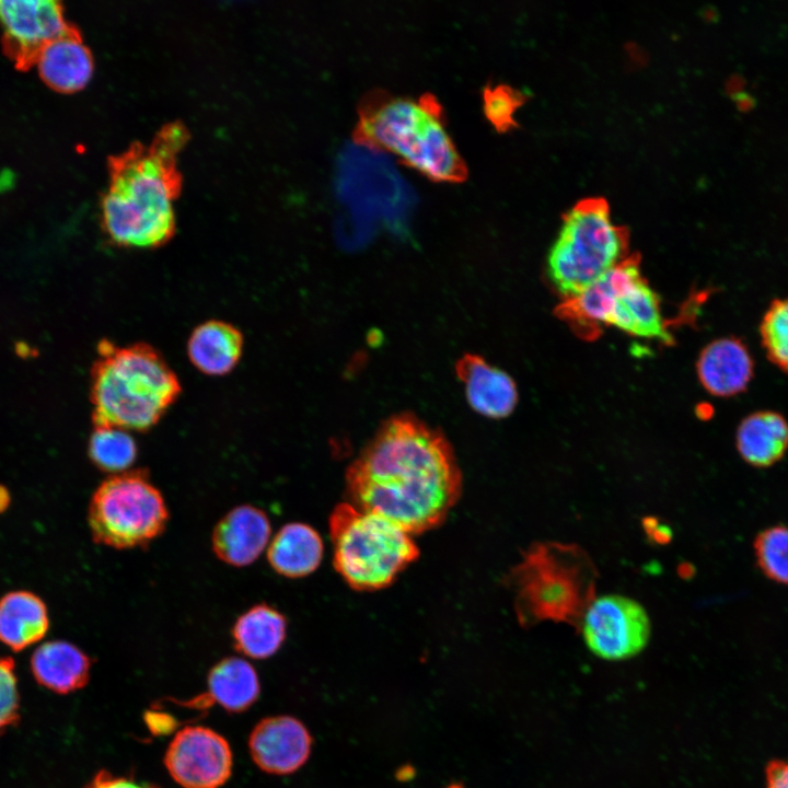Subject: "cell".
I'll list each match as a JSON object with an SVG mask.
<instances>
[{"label": "cell", "instance_id": "cell-1", "mask_svg": "<svg viewBox=\"0 0 788 788\" xmlns=\"http://www.w3.org/2000/svg\"><path fill=\"white\" fill-rule=\"evenodd\" d=\"M345 480L351 505L410 535L443 523L462 493V473L449 440L408 413L379 427L348 466Z\"/></svg>", "mask_w": 788, "mask_h": 788}, {"label": "cell", "instance_id": "cell-2", "mask_svg": "<svg viewBox=\"0 0 788 788\" xmlns=\"http://www.w3.org/2000/svg\"><path fill=\"white\" fill-rule=\"evenodd\" d=\"M189 139L184 124H165L149 143L132 142L108 158L101 199L106 236L121 247L154 248L174 235V201L182 192L178 154Z\"/></svg>", "mask_w": 788, "mask_h": 788}, {"label": "cell", "instance_id": "cell-3", "mask_svg": "<svg viewBox=\"0 0 788 788\" xmlns=\"http://www.w3.org/2000/svg\"><path fill=\"white\" fill-rule=\"evenodd\" d=\"M181 391L176 374L152 346L99 344L91 371L94 427L147 431L161 420Z\"/></svg>", "mask_w": 788, "mask_h": 788}, {"label": "cell", "instance_id": "cell-4", "mask_svg": "<svg viewBox=\"0 0 788 788\" xmlns=\"http://www.w3.org/2000/svg\"><path fill=\"white\" fill-rule=\"evenodd\" d=\"M356 141L393 152L436 181H461L465 163L452 141L434 96L393 95L373 91L362 99Z\"/></svg>", "mask_w": 788, "mask_h": 788}, {"label": "cell", "instance_id": "cell-5", "mask_svg": "<svg viewBox=\"0 0 788 788\" xmlns=\"http://www.w3.org/2000/svg\"><path fill=\"white\" fill-rule=\"evenodd\" d=\"M509 580L524 625L541 621L581 624L593 601L595 568L576 545L542 543L526 551Z\"/></svg>", "mask_w": 788, "mask_h": 788}, {"label": "cell", "instance_id": "cell-6", "mask_svg": "<svg viewBox=\"0 0 788 788\" xmlns=\"http://www.w3.org/2000/svg\"><path fill=\"white\" fill-rule=\"evenodd\" d=\"M333 564L357 591L389 587L419 556L412 535L376 513L350 502L337 505L329 517Z\"/></svg>", "mask_w": 788, "mask_h": 788}, {"label": "cell", "instance_id": "cell-7", "mask_svg": "<svg viewBox=\"0 0 788 788\" xmlns=\"http://www.w3.org/2000/svg\"><path fill=\"white\" fill-rule=\"evenodd\" d=\"M629 254V231L613 222L607 200L587 197L563 215L548 252L547 275L564 299L571 298Z\"/></svg>", "mask_w": 788, "mask_h": 788}, {"label": "cell", "instance_id": "cell-8", "mask_svg": "<svg viewBox=\"0 0 788 788\" xmlns=\"http://www.w3.org/2000/svg\"><path fill=\"white\" fill-rule=\"evenodd\" d=\"M169 519L163 495L141 468L108 476L88 508L93 541L115 549L147 546L165 531Z\"/></svg>", "mask_w": 788, "mask_h": 788}, {"label": "cell", "instance_id": "cell-9", "mask_svg": "<svg viewBox=\"0 0 788 788\" xmlns=\"http://www.w3.org/2000/svg\"><path fill=\"white\" fill-rule=\"evenodd\" d=\"M335 186L339 200L358 209L399 211L414 201L410 187L392 162L379 149L358 141L340 152Z\"/></svg>", "mask_w": 788, "mask_h": 788}, {"label": "cell", "instance_id": "cell-10", "mask_svg": "<svg viewBox=\"0 0 788 788\" xmlns=\"http://www.w3.org/2000/svg\"><path fill=\"white\" fill-rule=\"evenodd\" d=\"M580 625L589 650L607 661H622L637 656L647 646L651 631L644 606L618 594L593 600Z\"/></svg>", "mask_w": 788, "mask_h": 788}, {"label": "cell", "instance_id": "cell-11", "mask_svg": "<svg viewBox=\"0 0 788 788\" xmlns=\"http://www.w3.org/2000/svg\"><path fill=\"white\" fill-rule=\"evenodd\" d=\"M604 326H615L631 336L673 345L661 312L660 298L640 270L638 253L629 254L611 270Z\"/></svg>", "mask_w": 788, "mask_h": 788}, {"label": "cell", "instance_id": "cell-12", "mask_svg": "<svg viewBox=\"0 0 788 788\" xmlns=\"http://www.w3.org/2000/svg\"><path fill=\"white\" fill-rule=\"evenodd\" d=\"M70 26L59 1L0 0L2 50L18 70L35 66L45 46Z\"/></svg>", "mask_w": 788, "mask_h": 788}, {"label": "cell", "instance_id": "cell-13", "mask_svg": "<svg viewBox=\"0 0 788 788\" xmlns=\"http://www.w3.org/2000/svg\"><path fill=\"white\" fill-rule=\"evenodd\" d=\"M164 764L183 788H220L231 776L233 758L221 734L206 727L189 726L170 742Z\"/></svg>", "mask_w": 788, "mask_h": 788}, {"label": "cell", "instance_id": "cell-14", "mask_svg": "<svg viewBox=\"0 0 788 788\" xmlns=\"http://www.w3.org/2000/svg\"><path fill=\"white\" fill-rule=\"evenodd\" d=\"M312 739L305 726L290 716L268 717L253 729L248 748L254 763L264 772L286 775L308 760Z\"/></svg>", "mask_w": 788, "mask_h": 788}, {"label": "cell", "instance_id": "cell-15", "mask_svg": "<svg viewBox=\"0 0 788 788\" xmlns=\"http://www.w3.org/2000/svg\"><path fill=\"white\" fill-rule=\"evenodd\" d=\"M270 534V521L265 511L252 505H242L230 510L216 524L211 546L223 563L244 567L259 557Z\"/></svg>", "mask_w": 788, "mask_h": 788}, {"label": "cell", "instance_id": "cell-16", "mask_svg": "<svg viewBox=\"0 0 788 788\" xmlns=\"http://www.w3.org/2000/svg\"><path fill=\"white\" fill-rule=\"evenodd\" d=\"M696 372L711 395L731 397L743 393L754 376V360L748 346L728 336L708 343L699 352Z\"/></svg>", "mask_w": 788, "mask_h": 788}, {"label": "cell", "instance_id": "cell-17", "mask_svg": "<svg viewBox=\"0 0 788 788\" xmlns=\"http://www.w3.org/2000/svg\"><path fill=\"white\" fill-rule=\"evenodd\" d=\"M455 371L473 410L493 419L508 417L514 410L519 394L508 373L473 354L459 359Z\"/></svg>", "mask_w": 788, "mask_h": 788}, {"label": "cell", "instance_id": "cell-18", "mask_svg": "<svg viewBox=\"0 0 788 788\" xmlns=\"http://www.w3.org/2000/svg\"><path fill=\"white\" fill-rule=\"evenodd\" d=\"M44 83L59 93H74L91 80L94 60L80 31L70 28L45 46L36 61Z\"/></svg>", "mask_w": 788, "mask_h": 788}, {"label": "cell", "instance_id": "cell-19", "mask_svg": "<svg viewBox=\"0 0 788 788\" xmlns=\"http://www.w3.org/2000/svg\"><path fill=\"white\" fill-rule=\"evenodd\" d=\"M90 657L65 640L42 644L31 657L36 682L49 691L68 694L84 687L90 679Z\"/></svg>", "mask_w": 788, "mask_h": 788}, {"label": "cell", "instance_id": "cell-20", "mask_svg": "<svg viewBox=\"0 0 788 788\" xmlns=\"http://www.w3.org/2000/svg\"><path fill=\"white\" fill-rule=\"evenodd\" d=\"M243 345V335L234 325L210 320L192 332L187 341V356L201 373L220 376L236 367Z\"/></svg>", "mask_w": 788, "mask_h": 788}, {"label": "cell", "instance_id": "cell-21", "mask_svg": "<svg viewBox=\"0 0 788 788\" xmlns=\"http://www.w3.org/2000/svg\"><path fill=\"white\" fill-rule=\"evenodd\" d=\"M735 447L751 466L765 468L779 462L788 451V420L774 410L745 416L735 432Z\"/></svg>", "mask_w": 788, "mask_h": 788}, {"label": "cell", "instance_id": "cell-22", "mask_svg": "<svg viewBox=\"0 0 788 788\" xmlns=\"http://www.w3.org/2000/svg\"><path fill=\"white\" fill-rule=\"evenodd\" d=\"M323 541L317 531L301 522L285 524L267 548L270 567L287 578H302L315 571L323 558Z\"/></svg>", "mask_w": 788, "mask_h": 788}, {"label": "cell", "instance_id": "cell-23", "mask_svg": "<svg viewBox=\"0 0 788 788\" xmlns=\"http://www.w3.org/2000/svg\"><path fill=\"white\" fill-rule=\"evenodd\" d=\"M48 628L47 606L38 595L19 590L0 599V641L13 651L39 641Z\"/></svg>", "mask_w": 788, "mask_h": 788}, {"label": "cell", "instance_id": "cell-24", "mask_svg": "<svg viewBox=\"0 0 788 788\" xmlns=\"http://www.w3.org/2000/svg\"><path fill=\"white\" fill-rule=\"evenodd\" d=\"M287 619L277 609L259 603L237 617L231 636L234 648L253 659L274 656L285 641Z\"/></svg>", "mask_w": 788, "mask_h": 788}, {"label": "cell", "instance_id": "cell-25", "mask_svg": "<svg viewBox=\"0 0 788 788\" xmlns=\"http://www.w3.org/2000/svg\"><path fill=\"white\" fill-rule=\"evenodd\" d=\"M259 692L255 669L242 658H224L216 663L208 674L207 696L228 711L246 710L257 699Z\"/></svg>", "mask_w": 788, "mask_h": 788}, {"label": "cell", "instance_id": "cell-26", "mask_svg": "<svg viewBox=\"0 0 788 788\" xmlns=\"http://www.w3.org/2000/svg\"><path fill=\"white\" fill-rule=\"evenodd\" d=\"M88 454L99 470L114 475L129 471L137 459L138 448L127 430L94 427L89 439Z\"/></svg>", "mask_w": 788, "mask_h": 788}, {"label": "cell", "instance_id": "cell-27", "mask_svg": "<svg viewBox=\"0 0 788 788\" xmlns=\"http://www.w3.org/2000/svg\"><path fill=\"white\" fill-rule=\"evenodd\" d=\"M753 548L763 575L777 583L788 584V525L764 529L756 535Z\"/></svg>", "mask_w": 788, "mask_h": 788}, {"label": "cell", "instance_id": "cell-28", "mask_svg": "<svg viewBox=\"0 0 788 788\" xmlns=\"http://www.w3.org/2000/svg\"><path fill=\"white\" fill-rule=\"evenodd\" d=\"M760 336L769 361L788 373V298L769 304L760 324Z\"/></svg>", "mask_w": 788, "mask_h": 788}, {"label": "cell", "instance_id": "cell-29", "mask_svg": "<svg viewBox=\"0 0 788 788\" xmlns=\"http://www.w3.org/2000/svg\"><path fill=\"white\" fill-rule=\"evenodd\" d=\"M526 95L509 85H489L484 89V112L489 121L500 131L515 126L513 115L525 102Z\"/></svg>", "mask_w": 788, "mask_h": 788}, {"label": "cell", "instance_id": "cell-30", "mask_svg": "<svg viewBox=\"0 0 788 788\" xmlns=\"http://www.w3.org/2000/svg\"><path fill=\"white\" fill-rule=\"evenodd\" d=\"M14 661L0 656V735L20 721V694Z\"/></svg>", "mask_w": 788, "mask_h": 788}, {"label": "cell", "instance_id": "cell-31", "mask_svg": "<svg viewBox=\"0 0 788 788\" xmlns=\"http://www.w3.org/2000/svg\"><path fill=\"white\" fill-rule=\"evenodd\" d=\"M83 788H160L148 781L131 776H120L108 770H100Z\"/></svg>", "mask_w": 788, "mask_h": 788}, {"label": "cell", "instance_id": "cell-32", "mask_svg": "<svg viewBox=\"0 0 788 788\" xmlns=\"http://www.w3.org/2000/svg\"><path fill=\"white\" fill-rule=\"evenodd\" d=\"M766 788H788V760L776 758L765 767Z\"/></svg>", "mask_w": 788, "mask_h": 788}, {"label": "cell", "instance_id": "cell-33", "mask_svg": "<svg viewBox=\"0 0 788 788\" xmlns=\"http://www.w3.org/2000/svg\"><path fill=\"white\" fill-rule=\"evenodd\" d=\"M10 505V494L9 490L0 485V513L7 510V508Z\"/></svg>", "mask_w": 788, "mask_h": 788}]
</instances>
